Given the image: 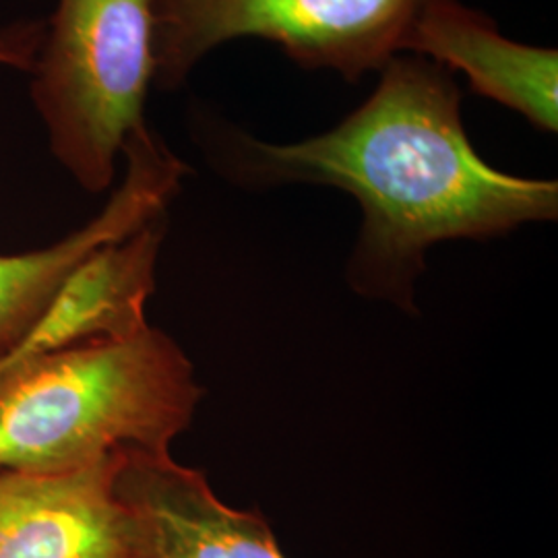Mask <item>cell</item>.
Listing matches in <instances>:
<instances>
[{
  "instance_id": "cell-7",
  "label": "cell",
  "mask_w": 558,
  "mask_h": 558,
  "mask_svg": "<svg viewBox=\"0 0 558 558\" xmlns=\"http://www.w3.org/2000/svg\"><path fill=\"white\" fill-rule=\"evenodd\" d=\"M117 488L141 525V558H286L257 509H234L170 453L124 451Z\"/></svg>"
},
{
  "instance_id": "cell-5",
  "label": "cell",
  "mask_w": 558,
  "mask_h": 558,
  "mask_svg": "<svg viewBox=\"0 0 558 558\" xmlns=\"http://www.w3.org/2000/svg\"><path fill=\"white\" fill-rule=\"evenodd\" d=\"M41 41V21L0 27V64L32 71ZM122 156L124 179L94 220L46 248L0 255V380L81 260L166 216L170 201L179 195L189 168L147 124L126 137Z\"/></svg>"
},
{
  "instance_id": "cell-4",
  "label": "cell",
  "mask_w": 558,
  "mask_h": 558,
  "mask_svg": "<svg viewBox=\"0 0 558 558\" xmlns=\"http://www.w3.org/2000/svg\"><path fill=\"white\" fill-rule=\"evenodd\" d=\"M426 0H156V83L177 89L205 54L263 38L302 69H331L350 83L403 52Z\"/></svg>"
},
{
  "instance_id": "cell-1",
  "label": "cell",
  "mask_w": 558,
  "mask_h": 558,
  "mask_svg": "<svg viewBox=\"0 0 558 558\" xmlns=\"http://www.w3.org/2000/svg\"><path fill=\"white\" fill-rule=\"evenodd\" d=\"M379 73L373 96L323 135L279 145L216 122L205 129L207 154L242 189L317 184L356 197L362 228L348 286L418 315L416 283L430 246L557 220L558 184L480 158L461 120L458 81L439 62L398 54Z\"/></svg>"
},
{
  "instance_id": "cell-8",
  "label": "cell",
  "mask_w": 558,
  "mask_h": 558,
  "mask_svg": "<svg viewBox=\"0 0 558 558\" xmlns=\"http://www.w3.org/2000/svg\"><path fill=\"white\" fill-rule=\"evenodd\" d=\"M403 50L463 73L472 89L544 133L558 129V52L505 38L497 23L458 0H426Z\"/></svg>"
},
{
  "instance_id": "cell-3",
  "label": "cell",
  "mask_w": 558,
  "mask_h": 558,
  "mask_svg": "<svg viewBox=\"0 0 558 558\" xmlns=\"http://www.w3.org/2000/svg\"><path fill=\"white\" fill-rule=\"evenodd\" d=\"M156 0H59L32 71L50 149L89 193L117 174L156 80Z\"/></svg>"
},
{
  "instance_id": "cell-6",
  "label": "cell",
  "mask_w": 558,
  "mask_h": 558,
  "mask_svg": "<svg viewBox=\"0 0 558 558\" xmlns=\"http://www.w3.org/2000/svg\"><path fill=\"white\" fill-rule=\"evenodd\" d=\"M122 453L64 472L0 470V558H141L140 519L117 488Z\"/></svg>"
},
{
  "instance_id": "cell-2",
  "label": "cell",
  "mask_w": 558,
  "mask_h": 558,
  "mask_svg": "<svg viewBox=\"0 0 558 558\" xmlns=\"http://www.w3.org/2000/svg\"><path fill=\"white\" fill-rule=\"evenodd\" d=\"M203 399L195 366L147 325L34 360L0 385V470L64 472L122 451L170 453Z\"/></svg>"
}]
</instances>
